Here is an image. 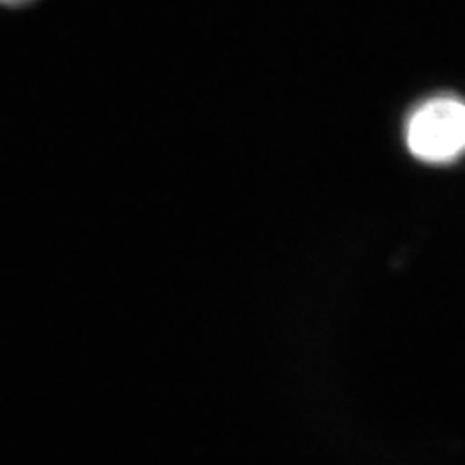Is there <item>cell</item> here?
Returning a JSON list of instances; mask_svg holds the SVG:
<instances>
[{"label": "cell", "instance_id": "6da1fadb", "mask_svg": "<svg viewBox=\"0 0 465 465\" xmlns=\"http://www.w3.org/2000/svg\"><path fill=\"white\" fill-rule=\"evenodd\" d=\"M407 145L429 163H448L465 153V104L439 97L420 105L407 124Z\"/></svg>", "mask_w": 465, "mask_h": 465}, {"label": "cell", "instance_id": "7a4b0ae2", "mask_svg": "<svg viewBox=\"0 0 465 465\" xmlns=\"http://www.w3.org/2000/svg\"><path fill=\"white\" fill-rule=\"evenodd\" d=\"M34 0H0V6H6V8H18V6H25V5H32Z\"/></svg>", "mask_w": 465, "mask_h": 465}]
</instances>
